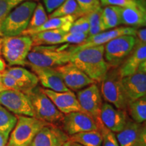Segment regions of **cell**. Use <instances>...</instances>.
Wrapping results in <instances>:
<instances>
[{
	"mask_svg": "<svg viewBox=\"0 0 146 146\" xmlns=\"http://www.w3.org/2000/svg\"><path fill=\"white\" fill-rule=\"evenodd\" d=\"M137 29L129 27H117L106 31L102 32L96 35L88 36L82 44L73 45L70 47L72 52H76L88 47L104 45L111 40L123 35H131L135 36Z\"/></svg>",
	"mask_w": 146,
	"mask_h": 146,
	"instance_id": "obj_13",
	"label": "cell"
},
{
	"mask_svg": "<svg viewBox=\"0 0 146 146\" xmlns=\"http://www.w3.org/2000/svg\"><path fill=\"white\" fill-rule=\"evenodd\" d=\"M33 108L35 117L52 125H62L64 114L60 112L39 87L27 94Z\"/></svg>",
	"mask_w": 146,
	"mask_h": 146,
	"instance_id": "obj_5",
	"label": "cell"
},
{
	"mask_svg": "<svg viewBox=\"0 0 146 146\" xmlns=\"http://www.w3.org/2000/svg\"><path fill=\"white\" fill-rule=\"evenodd\" d=\"M134 146H146V130L145 127L144 128L141 133V135Z\"/></svg>",
	"mask_w": 146,
	"mask_h": 146,
	"instance_id": "obj_41",
	"label": "cell"
},
{
	"mask_svg": "<svg viewBox=\"0 0 146 146\" xmlns=\"http://www.w3.org/2000/svg\"><path fill=\"white\" fill-rule=\"evenodd\" d=\"M12 10L9 0H0V29L3 20Z\"/></svg>",
	"mask_w": 146,
	"mask_h": 146,
	"instance_id": "obj_38",
	"label": "cell"
},
{
	"mask_svg": "<svg viewBox=\"0 0 146 146\" xmlns=\"http://www.w3.org/2000/svg\"><path fill=\"white\" fill-rule=\"evenodd\" d=\"M121 25V8L110 5L102 8L101 15L102 32L117 28V27Z\"/></svg>",
	"mask_w": 146,
	"mask_h": 146,
	"instance_id": "obj_24",
	"label": "cell"
},
{
	"mask_svg": "<svg viewBox=\"0 0 146 146\" xmlns=\"http://www.w3.org/2000/svg\"><path fill=\"white\" fill-rule=\"evenodd\" d=\"M127 110L133 121L139 124L145 123L146 120V96L129 102Z\"/></svg>",
	"mask_w": 146,
	"mask_h": 146,
	"instance_id": "obj_27",
	"label": "cell"
},
{
	"mask_svg": "<svg viewBox=\"0 0 146 146\" xmlns=\"http://www.w3.org/2000/svg\"><path fill=\"white\" fill-rule=\"evenodd\" d=\"M118 68H110L101 82V95L107 103L116 108L126 111L129 99L124 89Z\"/></svg>",
	"mask_w": 146,
	"mask_h": 146,
	"instance_id": "obj_4",
	"label": "cell"
},
{
	"mask_svg": "<svg viewBox=\"0 0 146 146\" xmlns=\"http://www.w3.org/2000/svg\"><path fill=\"white\" fill-rule=\"evenodd\" d=\"M145 125L137 123L132 120H127L123 130L116 133V139L120 146H134L141 135Z\"/></svg>",
	"mask_w": 146,
	"mask_h": 146,
	"instance_id": "obj_21",
	"label": "cell"
},
{
	"mask_svg": "<svg viewBox=\"0 0 146 146\" xmlns=\"http://www.w3.org/2000/svg\"><path fill=\"white\" fill-rule=\"evenodd\" d=\"M144 61H146V45L135 42L132 52L118 68L121 77L135 74L141 63Z\"/></svg>",
	"mask_w": 146,
	"mask_h": 146,
	"instance_id": "obj_19",
	"label": "cell"
},
{
	"mask_svg": "<svg viewBox=\"0 0 146 146\" xmlns=\"http://www.w3.org/2000/svg\"><path fill=\"white\" fill-rule=\"evenodd\" d=\"M68 140L69 136L64 131L48 124L37 133L30 146H62Z\"/></svg>",
	"mask_w": 146,
	"mask_h": 146,
	"instance_id": "obj_16",
	"label": "cell"
},
{
	"mask_svg": "<svg viewBox=\"0 0 146 146\" xmlns=\"http://www.w3.org/2000/svg\"><path fill=\"white\" fill-rule=\"evenodd\" d=\"M36 4L35 1H25L11 10L1 24L0 36L8 37L21 35L28 28Z\"/></svg>",
	"mask_w": 146,
	"mask_h": 146,
	"instance_id": "obj_3",
	"label": "cell"
},
{
	"mask_svg": "<svg viewBox=\"0 0 146 146\" xmlns=\"http://www.w3.org/2000/svg\"><path fill=\"white\" fill-rule=\"evenodd\" d=\"M0 106L18 116L35 117L33 108L28 96L19 91H0Z\"/></svg>",
	"mask_w": 146,
	"mask_h": 146,
	"instance_id": "obj_9",
	"label": "cell"
},
{
	"mask_svg": "<svg viewBox=\"0 0 146 146\" xmlns=\"http://www.w3.org/2000/svg\"><path fill=\"white\" fill-rule=\"evenodd\" d=\"M102 123L113 133L123 130L128 120L126 111L116 108L110 104H102L100 115Z\"/></svg>",
	"mask_w": 146,
	"mask_h": 146,
	"instance_id": "obj_15",
	"label": "cell"
},
{
	"mask_svg": "<svg viewBox=\"0 0 146 146\" xmlns=\"http://www.w3.org/2000/svg\"><path fill=\"white\" fill-rule=\"evenodd\" d=\"M66 0H43L45 8L48 13H52Z\"/></svg>",
	"mask_w": 146,
	"mask_h": 146,
	"instance_id": "obj_39",
	"label": "cell"
},
{
	"mask_svg": "<svg viewBox=\"0 0 146 146\" xmlns=\"http://www.w3.org/2000/svg\"><path fill=\"white\" fill-rule=\"evenodd\" d=\"M75 16H68L64 17H58L49 18L46 23L43 24L41 27L31 30L25 31L21 35L31 36L32 35L38 33L45 31L56 30V29H64L66 31L68 32L70 27H72L73 23L77 19Z\"/></svg>",
	"mask_w": 146,
	"mask_h": 146,
	"instance_id": "obj_22",
	"label": "cell"
},
{
	"mask_svg": "<svg viewBox=\"0 0 146 146\" xmlns=\"http://www.w3.org/2000/svg\"><path fill=\"white\" fill-rule=\"evenodd\" d=\"M69 44L66 47L56 45L33 46L27 58V65L56 68L70 62L72 52Z\"/></svg>",
	"mask_w": 146,
	"mask_h": 146,
	"instance_id": "obj_2",
	"label": "cell"
},
{
	"mask_svg": "<svg viewBox=\"0 0 146 146\" xmlns=\"http://www.w3.org/2000/svg\"><path fill=\"white\" fill-rule=\"evenodd\" d=\"M17 122V116L0 106V133L9 138Z\"/></svg>",
	"mask_w": 146,
	"mask_h": 146,
	"instance_id": "obj_29",
	"label": "cell"
},
{
	"mask_svg": "<svg viewBox=\"0 0 146 146\" xmlns=\"http://www.w3.org/2000/svg\"><path fill=\"white\" fill-rule=\"evenodd\" d=\"M102 6H116L119 8H131L138 4L139 0H100Z\"/></svg>",
	"mask_w": 146,
	"mask_h": 146,
	"instance_id": "obj_37",
	"label": "cell"
},
{
	"mask_svg": "<svg viewBox=\"0 0 146 146\" xmlns=\"http://www.w3.org/2000/svg\"><path fill=\"white\" fill-rule=\"evenodd\" d=\"M62 125L64 131L68 136L98 130V124L94 118L83 112H74L65 114Z\"/></svg>",
	"mask_w": 146,
	"mask_h": 146,
	"instance_id": "obj_12",
	"label": "cell"
},
{
	"mask_svg": "<svg viewBox=\"0 0 146 146\" xmlns=\"http://www.w3.org/2000/svg\"><path fill=\"white\" fill-rule=\"evenodd\" d=\"M41 90L63 114L74 112H83L76 95L72 91L56 92L46 89H41Z\"/></svg>",
	"mask_w": 146,
	"mask_h": 146,
	"instance_id": "obj_17",
	"label": "cell"
},
{
	"mask_svg": "<svg viewBox=\"0 0 146 146\" xmlns=\"http://www.w3.org/2000/svg\"><path fill=\"white\" fill-rule=\"evenodd\" d=\"M64 29H56L42 31L29 36L33 41V46L54 45L61 44L64 36L67 33Z\"/></svg>",
	"mask_w": 146,
	"mask_h": 146,
	"instance_id": "obj_23",
	"label": "cell"
},
{
	"mask_svg": "<svg viewBox=\"0 0 146 146\" xmlns=\"http://www.w3.org/2000/svg\"><path fill=\"white\" fill-rule=\"evenodd\" d=\"M97 124L98 130L100 131L102 137V146H120L114 133L107 129L101 121L98 122Z\"/></svg>",
	"mask_w": 146,
	"mask_h": 146,
	"instance_id": "obj_33",
	"label": "cell"
},
{
	"mask_svg": "<svg viewBox=\"0 0 146 146\" xmlns=\"http://www.w3.org/2000/svg\"><path fill=\"white\" fill-rule=\"evenodd\" d=\"M88 37V35L85 33H67L64 36L61 43H68L75 45L82 44Z\"/></svg>",
	"mask_w": 146,
	"mask_h": 146,
	"instance_id": "obj_36",
	"label": "cell"
},
{
	"mask_svg": "<svg viewBox=\"0 0 146 146\" xmlns=\"http://www.w3.org/2000/svg\"><path fill=\"white\" fill-rule=\"evenodd\" d=\"M55 68L69 90H81L91 84L96 83L70 62Z\"/></svg>",
	"mask_w": 146,
	"mask_h": 146,
	"instance_id": "obj_11",
	"label": "cell"
},
{
	"mask_svg": "<svg viewBox=\"0 0 146 146\" xmlns=\"http://www.w3.org/2000/svg\"><path fill=\"white\" fill-rule=\"evenodd\" d=\"M32 47L33 41L29 36L3 37L1 54L10 66H25L27 56Z\"/></svg>",
	"mask_w": 146,
	"mask_h": 146,
	"instance_id": "obj_6",
	"label": "cell"
},
{
	"mask_svg": "<svg viewBox=\"0 0 146 146\" xmlns=\"http://www.w3.org/2000/svg\"><path fill=\"white\" fill-rule=\"evenodd\" d=\"M135 45V37L123 35L111 40L105 45L104 58L110 68H118L132 52Z\"/></svg>",
	"mask_w": 146,
	"mask_h": 146,
	"instance_id": "obj_8",
	"label": "cell"
},
{
	"mask_svg": "<svg viewBox=\"0 0 146 146\" xmlns=\"http://www.w3.org/2000/svg\"><path fill=\"white\" fill-rule=\"evenodd\" d=\"M17 122L5 146H30L37 133L48 123L35 117L16 116Z\"/></svg>",
	"mask_w": 146,
	"mask_h": 146,
	"instance_id": "obj_7",
	"label": "cell"
},
{
	"mask_svg": "<svg viewBox=\"0 0 146 146\" xmlns=\"http://www.w3.org/2000/svg\"><path fill=\"white\" fill-rule=\"evenodd\" d=\"M5 71L10 76H12L14 79L23 84L24 86L27 88L28 93L37 86L38 83H39L37 77L33 72H30L27 69L24 68L23 67H10V68L5 70Z\"/></svg>",
	"mask_w": 146,
	"mask_h": 146,
	"instance_id": "obj_25",
	"label": "cell"
},
{
	"mask_svg": "<svg viewBox=\"0 0 146 146\" xmlns=\"http://www.w3.org/2000/svg\"><path fill=\"white\" fill-rule=\"evenodd\" d=\"M76 96L83 112L94 118L96 123L101 121L100 115L102 100L101 92L97 84H91L77 91Z\"/></svg>",
	"mask_w": 146,
	"mask_h": 146,
	"instance_id": "obj_10",
	"label": "cell"
},
{
	"mask_svg": "<svg viewBox=\"0 0 146 146\" xmlns=\"http://www.w3.org/2000/svg\"><path fill=\"white\" fill-rule=\"evenodd\" d=\"M5 68H6V64H5L4 60L0 58V72H4Z\"/></svg>",
	"mask_w": 146,
	"mask_h": 146,
	"instance_id": "obj_45",
	"label": "cell"
},
{
	"mask_svg": "<svg viewBox=\"0 0 146 146\" xmlns=\"http://www.w3.org/2000/svg\"><path fill=\"white\" fill-rule=\"evenodd\" d=\"M48 19V16L46 13L44 6L41 3H37L27 30H31L38 28L46 23Z\"/></svg>",
	"mask_w": 146,
	"mask_h": 146,
	"instance_id": "obj_30",
	"label": "cell"
},
{
	"mask_svg": "<svg viewBox=\"0 0 146 146\" xmlns=\"http://www.w3.org/2000/svg\"><path fill=\"white\" fill-rule=\"evenodd\" d=\"M1 41H2V38H0V56L1 54Z\"/></svg>",
	"mask_w": 146,
	"mask_h": 146,
	"instance_id": "obj_49",
	"label": "cell"
},
{
	"mask_svg": "<svg viewBox=\"0 0 146 146\" xmlns=\"http://www.w3.org/2000/svg\"><path fill=\"white\" fill-rule=\"evenodd\" d=\"M70 146H83V145H80V144L76 143H71Z\"/></svg>",
	"mask_w": 146,
	"mask_h": 146,
	"instance_id": "obj_48",
	"label": "cell"
},
{
	"mask_svg": "<svg viewBox=\"0 0 146 146\" xmlns=\"http://www.w3.org/2000/svg\"><path fill=\"white\" fill-rule=\"evenodd\" d=\"M72 143H76L83 146H102V137L99 130L82 132L69 137Z\"/></svg>",
	"mask_w": 146,
	"mask_h": 146,
	"instance_id": "obj_26",
	"label": "cell"
},
{
	"mask_svg": "<svg viewBox=\"0 0 146 146\" xmlns=\"http://www.w3.org/2000/svg\"><path fill=\"white\" fill-rule=\"evenodd\" d=\"M33 72L36 76L38 81L45 89L56 91L66 92L70 91L66 87L61 76L56 68L50 67H40L29 65Z\"/></svg>",
	"mask_w": 146,
	"mask_h": 146,
	"instance_id": "obj_14",
	"label": "cell"
},
{
	"mask_svg": "<svg viewBox=\"0 0 146 146\" xmlns=\"http://www.w3.org/2000/svg\"><path fill=\"white\" fill-rule=\"evenodd\" d=\"M129 102L146 96V74L135 72L122 78Z\"/></svg>",
	"mask_w": 146,
	"mask_h": 146,
	"instance_id": "obj_20",
	"label": "cell"
},
{
	"mask_svg": "<svg viewBox=\"0 0 146 146\" xmlns=\"http://www.w3.org/2000/svg\"><path fill=\"white\" fill-rule=\"evenodd\" d=\"M89 23L87 15H83L78 18L72 24L68 33H78L88 35Z\"/></svg>",
	"mask_w": 146,
	"mask_h": 146,
	"instance_id": "obj_34",
	"label": "cell"
},
{
	"mask_svg": "<svg viewBox=\"0 0 146 146\" xmlns=\"http://www.w3.org/2000/svg\"><path fill=\"white\" fill-rule=\"evenodd\" d=\"M137 72L144 73V74H146V61H144L142 63H141V64H140L139 66Z\"/></svg>",
	"mask_w": 146,
	"mask_h": 146,
	"instance_id": "obj_43",
	"label": "cell"
},
{
	"mask_svg": "<svg viewBox=\"0 0 146 146\" xmlns=\"http://www.w3.org/2000/svg\"><path fill=\"white\" fill-rule=\"evenodd\" d=\"M1 83H2L3 87L5 90L11 89V90L19 91L25 94H27L28 93L27 88L23 84L14 79L5 70L4 72H1Z\"/></svg>",
	"mask_w": 146,
	"mask_h": 146,
	"instance_id": "obj_32",
	"label": "cell"
},
{
	"mask_svg": "<svg viewBox=\"0 0 146 146\" xmlns=\"http://www.w3.org/2000/svg\"><path fill=\"white\" fill-rule=\"evenodd\" d=\"M102 12V8H98V10L91 12L87 15L89 23V30L88 33V36L96 35L102 33L101 29V15Z\"/></svg>",
	"mask_w": 146,
	"mask_h": 146,
	"instance_id": "obj_31",
	"label": "cell"
},
{
	"mask_svg": "<svg viewBox=\"0 0 146 146\" xmlns=\"http://www.w3.org/2000/svg\"><path fill=\"white\" fill-rule=\"evenodd\" d=\"M3 90H5V89H3L2 83H1V72H0V91H2Z\"/></svg>",
	"mask_w": 146,
	"mask_h": 146,
	"instance_id": "obj_46",
	"label": "cell"
},
{
	"mask_svg": "<svg viewBox=\"0 0 146 146\" xmlns=\"http://www.w3.org/2000/svg\"><path fill=\"white\" fill-rule=\"evenodd\" d=\"M71 52L70 62L96 83H101L110 68L105 60L104 45L88 47L76 52L71 51Z\"/></svg>",
	"mask_w": 146,
	"mask_h": 146,
	"instance_id": "obj_1",
	"label": "cell"
},
{
	"mask_svg": "<svg viewBox=\"0 0 146 146\" xmlns=\"http://www.w3.org/2000/svg\"><path fill=\"white\" fill-rule=\"evenodd\" d=\"M39 1V0H9V3L12 7V9L15 8L16 6H17L18 5H19L20 3L25 2V1Z\"/></svg>",
	"mask_w": 146,
	"mask_h": 146,
	"instance_id": "obj_42",
	"label": "cell"
},
{
	"mask_svg": "<svg viewBox=\"0 0 146 146\" xmlns=\"http://www.w3.org/2000/svg\"><path fill=\"white\" fill-rule=\"evenodd\" d=\"M71 143H72V142H71L70 140H68V141H67L66 142V143L64 144L62 146H70Z\"/></svg>",
	"mask_w": 146,
	"mask_h": 146,
	"instance_id": "obj_47",
	"label": "cell"
},
{
	"mask_svg": "<svg viewBox=\"0 0 146 146\" xmlns=\"http://www.w3.org/2000/svg\"><path fill=\"white\" fill-rule=\"evenodd\" d=\"M75 16L77 18L83 16L76 0H66L59 8L54 11L48 16L49 18Z\"/></svg>",
	"mask_w": 146,
	"mask_h": 146,
	"instance_id": "obj_28",
	"label": "cell"
},
{
	"mask_svg": "<svg viewBox=\"0 0 146 146\" xmlns=\"http://www.w3.org/2000/svg\"><path fill=\"white\" fill-rule=\"evenodd\" d=\"M8 138L3 135V134L0 133V146H5L8 142Z\"/></svg>",
	"mask_w": 146,
	"mask_h": 146,
	"instance_id": "obj_44",
	"label": "cell"
},
{
	"mask_svg": "<svg viewBox=\"0 0 146 146\" xmlns=\"http://www.w3.org/2000/svg\"><path fill=\"white\" fill-rule=\"evenodd\" d=\"M122 25L133 28H143L146 25L145 0H139L138 4L131 8H121Z\"/></svg>",
	"mask_w": 146,
	"mask_h": 146,
	"instance_id": "obj_18",
	"label": "cell"
},
{
	"mask_svg": "<svg viewBox=\"0 0 146 146\" xmlns=\"http://www.w3.org/2000/svg\"><path fill=\"white\" fill-rule=\"evenodd\" d=\"M83 15L87 14L101 8L100 0H76Z\"/></svg>",
	"mask_w": 146,
	"mask_h": 146,
	"instance_id": "obj_35",
	"label": "cell"
},
{
	"mask_svg": "<svg viewBox=\"0 0 146 146\" xmlns=\"http://www.w3.org/2000/svg\"><path fill=\"white\" fill-rule=\"evenodd\" d=\"M135 37L136 43L146 45V29L145 27L137 29L136 35Z\"/></svg>",
	"mask_w": 146,
	"mask_h": 146,
	"instance_id": "obj_40",
	"label": "cell"
}]
</instances>
